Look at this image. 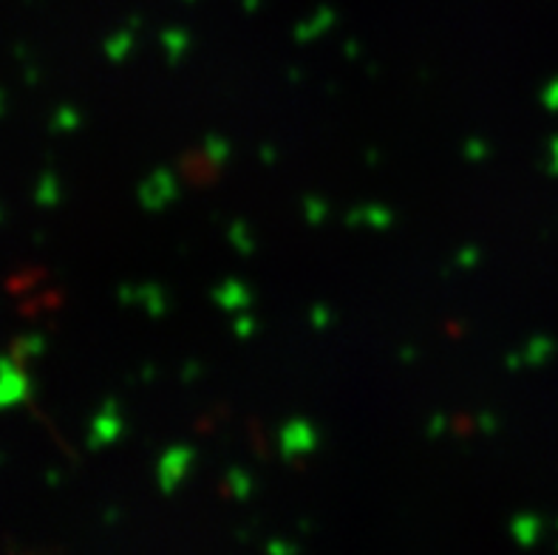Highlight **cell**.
Listing matches in <instances>:
<instances>
[]
</instances>
